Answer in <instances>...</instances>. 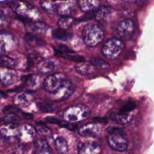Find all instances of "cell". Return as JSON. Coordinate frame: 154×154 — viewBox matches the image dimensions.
<instances>
[{
	"label": "cell",
	"mask_w": 154,
	"mask_h": 154,
	"mask_svg": "<svg viewBox=\"0 0 154 154\" xmlns=\"http://www.w3.org/2000/svg\"><path fill=\"white\" fill-rule=\"evenodd\" d=\"M74 90V87L69 81L65 80L56 92L53 93L54 99L59 101H63L69 98Z\"/></svg>",
	"instance_id": "30bf717a"
},
{
	"label": "cell",
	"mask_w": 154,
	"mask_h": 154,
	"mask_svg": "<svg viewBox=\"0 0 154 154\" xmlns=\"http://www.w3.org/2000/svg\"><path fill=\"white\" fill-rule=\"evenodd\" d=\"M36 129L39 134L42 135H48L50 133H51V131L48 128H47L46 126H43V125H37L36 126Z\"/></svg>",
	"instance_id": "d6a6232c"
},
{
	"label": "cell",
	"mask_w": 154,
	"mask_h": 154,
	"mask_svg": "<svg viewBox=\"0 0 154 154\" xmlns=\"http://www.w3.org/2000/svg\"><path fill=\"white\" fill-rule=\"evenodd\" d=\"M35 148L36 151L42 150H48V144L45 140L39 139L35 142Z\"/></svg>",
	"instance_id": "4dcf8cb0"
},
{
	"label": "cell",
	"mask_w": 154,
	"mask_h": 154,
	"mask_svg": "<svg viewBox=\"0 0 154 154\" xmlns=\"http://www.w3.org/2000/svg\"><path fill=\"white\" fill-rule=\"evenodd\" d=\"M53 37L55 38L56 39H58V40H62V41H67L70 40L71 38H72V34L70 33H68L67 32L65 31V29H59L54 30L53 32Z\"/></svg>",
	"instance_id": "d4e9b609"
},
{
	"label": "cell",
	"mask_w": 154,
	"mask_h": 154,
	"mask_svg": "<svg viewBox=\"0 0 154 154\" xmlns=\"http://www.w3.org/2000/svg\"><path fill=\"white\" fill-rule=\"evenodd\" d=\"M39 106L41 110H42L43 111H46V112L52 110V106H51L49 103H45V102H42V103L39 104Z\"/></svg>",
	"instance_id": "e575fe53"
},
{
	"label": "cell",
	"mask_w": 154,
	"mask_h": 154,
	"mask_svg": "<svg viewBox=\"0 0 154 154\" xmlns=\"http://www.w3.org/2000/svg\"><path fill=\"white\" fill-rule=\"evenodd\" d=\"M17 60L14 58L8 57V56L4 55L0 57V67L8 68V69H12V68L17 66Z\"/></svg>",
	"instance_id": "cb8c5ba5"
},
{
	"label": "cell",
	"mask_w": 154,
	"mask_h": 154,
	"mask_svg": "<svg viewBox=\"0 0 154 154\" xmlns=\"http://www.w3.org/2000/svg\"><path fill=\"white\" fill-rule=\"evenodd\" d=\"M21 1H25V2H27V0H21Z\"/></svg>",
	"instance_id": "ab89813d"
},
{
	"label": "cell",
	"mask_w": 154,
	"mask_h": 154,
	"mask_svg": "<svg viewBox=\"0 0 154 154\" xmlns=\"http://www.w3.org/2000/svg\"><path fill=\"white\" fill-rule=\"evenodd\" d=\"M102 132V126L96 123H88L80 127L79 134L84 138H97Z\"/></svg>",
	"instance_id": "ba28073f"
},
{
	"label": "cell",
	"mask_w": 154,
	"mask_h": 154,
	"mask_svg": "<svg viewBox=\"0 0 154 154\" xmlns=\"http://www.w3.org/2000/svg\"><path fill=\"white\" fill-rule=\"evenodd\" d=\"M136 108V104L134 102H129L128 103L125 104L119 111L122 113H124V114H130L131 111H133L134 109H135Z\"/></svg>",
	"instance_id": "1f68e13d"
},
{
	"label": "cell",
	"mask_w": 154,
	"mask_h": 154,
	"mask_svg": "<svg viewBox=\"0 0 154 154\" xmlns=\"http://www.w3.org/2000/svg\"><path fill=\"white\" fill-rule=\"evenodd\" d=\"M76 8L74 0H66L64 2L56 4V10L62 16H69L74 13Z\"/></svg>",
	"instance_id": "4fadbf2b"
},
{
	"label": "cell",
	"mask_w": 154,
	"mask_h": 154,
	"mask_svg": "<svg viewBox=\"0 0 154 154\" xmlns=\"http://www.w3.org/2000/svg\"><path fill=\"white\" fill-rule=\"evenodd\" d=\"M53 1H57V0H53Z\"/></svg>",
	"instance_id": "60d3db41"
},
{
	"label": "cell",
	"mask_w": 154,
	"mask_h": 154,
	"mask_svg": "<svg viewBox=\"0 0 154 154\" xmlns=\"http://www.w3.org/2000/svg\"><path fill=\"white\" fill-rule=\"evenodd\" d=\"M6 1H8V0H0V2H6Z\"/></svg>",
	"instance_id": "f35d334b"
},
{
	"label": "cell",
	"mask_w": 154,
	"mask_h": 154,
	"mask_svg": "<svg viewBox=\"0 0 154 154\" xmlns=\"http://www.w3.org/2000/svg\"><path fill=\"white\" fill-rule=\"evenodd\" d=\"M75 69H76V72L81 75H88L93 72L92 66L88 63H83V62L79 63V64L75 67Z\"/></svg>",
	"instance_id": "484cf974"
},
{
	"label": "cell",
	"mask_w": 154,
	"mask_h": 154,
	"mask_svg": "<svg viewBox=\"0 0 154 154\" xmlns=\"http://www.w3.org/2000/svg\"><path fill=\"white\" fill-rule=\"evenodd\" d=\"M22 80L26 85L30 88H36L40 84V78L39 76L35 75H29L24 76Z\"/></svg>",
	"instance_id": "44dd1931"
},
{
	"label": "cell",
	"mask_w": 154,
	"mask_h": 154,
	"mask_svg": "<svg viewBox=\"0 0 154 154\" xmlns=\"http://www.w3.org/2000/svg\"><path fill=\"white\" fill-rule=\"evenodd\" d=\"M33 102V96L28 93H18L14 98V102L20 107H27Z\"/></svg>",
	"instance_id": "2e32d148"
},
{
	"label": "cell",
	"mask_w": 154,
	"mask_h": 154,
	"mask_svg": "<svg viewBox=\"0 0 154 154\" xmlns=\"http://www.w3.org/2000/svg\"><path fill=\"white\" fill-rule=\"evenodd\" d=\"M125 45L121 39L118 38H112L108 39L101 48L102 54L104 57L110 60L116 59L124 51Z\"/></svg>",
	"instance_id": "5b68a950"
},
{
	"label": "cell",
	"mask_w": 154,
	"mask_h": 154,
	"mask_svg": "<svg viewBox=\"0 0 154 154\" xmlns=\"http://www.w3.org/2000/svg\"><path fill=\"white\" fill-rule=\"evenodd\" d=\"M104 36L103 29L96 24H87L83 29V41L88 46L94 47L98 45L103 40Z\"/></svg>",
	"instance_id": "6da1fadb"
},
{
	"label": "cell",
	"mask_w": 154,
	"mask_h": 154,
	"mask_svg": "<svg viewBox=\"0 0 154 154\" xmlns=\"http://www.w3.org/2000/svg\"><path fill=\"white\" fill-rule=\"evenodd\" d=\"M65 57L69 60H72V61L76 62V63H81V62H84V58L82 57L79 55H75L74 54V53L72 54H66L65 55Z\"/></svg>",
	"instance_id": "836d02e7"
},
{
	"label": "cell",
	"mask_w": 154,
	"mask_h": 154,
	"mask_svg": "<svg viewBox=\"0 0 154 154\" xmlns=\"http://www.w3.org/2000/svg\"><path fill=\"white\" fill-rule=\"evenodd\" d=\"M56 66H57V64L54 60H46V61L41 63L38 68H39V72L43 74H47L54 71L55 69Z\"/></svg>",
	"instance_id": "603a6c76"
},
{
	"label": "cell",
	"mask_w": 154,
	"mask_h": 154,
	"mask_svg": "<svg viewBox=\"0 0 154 154\" xmlns=\"http://www.w3.org/2000/svg\"><path fill=\"white\" fill-rule=\"evenodd\" d=\"M101 149L95 143H82L79 146V154H101Z\"/></svg>",
	"instance_id": "5bb4252c"
},
{
	"label": "cell",
	"mask_w": 154,
	"mask_h": 154,
	"mask_svg": "<svg viewBox=\"0 0 154 154\" xmlns=\"http://www.w3.org/2000/svg\"><path fill=\"white\" fill-rule=\"evenodd\" d=\"M18 75L16 72L8 68L0 67V82L5 86L14 84L18 81Z\"/></svg>",
	"instance_id": "8fae6325"
},
{
	"label": "cell",
	"mask_w": 154,
	"mask_h": 154,
	"mask_svg": "<svg viewBox=\"0 0 154 154\" xmlns=\"http://www.w3.org/2000/svg\"><path fill=\"white\" fill-rule=\"evenodd\" d=\"M18 131L19 129L17 128V126L11 123H6L0 126V134L3 138L6 139H10L18 136Z\"/></svg>",
	"instance_id": "9a60e30c"
},
{
	"label": "cell",
	"mask_w": 154,
	"mask_h": 154,
	"mask_svg": "<svg viewBox=\"0 0 154 154\" xmlns=\"http://www.w3.org/2000/svg\"><path fill=\"white\" fill-rule=\"evenodd\" d=\"M16 40L11 34H0V57L13 51Z\"/></svg>",
	"instance_id": "9c48e42d"
},
{
	"label": "cell",
	"mask_w": 154,
	"mask_h": 154,
	"mask_svg": "<svg viewBox=\"0 0 154 154\" xmlns=\"http://www.w3.org/2000/svg\"><path fill=\"white\" fill-rule=\"evenodd\" d=\"M54 145L57 153L60 154H66L68 153V144L66 140L62 137H57L54 141Z\"/></svg>",
	"instance_id": "7402d4cb"
},
{
	"label": "cell",
	"mask_w": 154,
	"mask_h": 154,
	"mask_svg": "<svg viewBox=\"0 0 154 154\" xmlns=\"http://www.w3.org/2000/svg\"><path fill=\"white\" fill-rule=\"evenodd\" d=\"M110 117L113 121L119 124H126L130 122L131 119V114H124L120 112H113L110 114Z\"/></svg>",
	"instance_id": "ffe728a7"
},
{
	"label": "cell",
	"mask_w": 154,
	"mask_h": 154,
	"mask_svg": "<svg viewBox=\"0 0 154 154\" xmlns=\"http://www.w3.org/2000/svg\"><path fill=\"white\" fill-rule=\"evenodd\" d=\"M65 75L62 73H55L49 75L44 82L45 90L51 93H54L61 86L65 81Z\"/></svg>",
	"instance_id": "52a82bcc"
},
{
	"label": "cell",
	"mask_w": 154,
	"mask_h": 154,
	"mask_svg": "<svg viewBox=\"0 0 154 154\" xmlns=\"http://www.w3.org/2000/svg\"><path fill=\"white\" fill-rule=\"evenodd\" d=\"M26 29L33 34H44L48 30V26L42 23L34 22L26 24Z\"/></svg>",
	"instance_id": "ac0fdd59"
},
{
	"label": "cell",
	"mask_w": 154,
	"mask_h": 154,
	"mask_svg": "<svg viewBox=\"0 0 154 154\" xmlns=\"http://www.w3.org/2000/svg\"><path fill=\"white\" fill-rule=\"evenodd\" d=\"M4 121L6 123H11V124H18L20 122L19 118L14 113H7L4 118Z\"/></svg>",
	"instance_id": "f1b7e54d"
},
{
	"label": "cell",
	"mask_w": 154,
	"mask_h": 154,
	"mask_svg": "<svg viewBox=\"0 0 154 154\" xmlns=\"http://www.w3.org/2000/svg\"><path fill=\"white\" fill-rule=\"evenodd\" d=\"M36 135V130L29 124H24L18 131V138L23 143H28L33 141Z\"/></svg>",
	"instance_id": "7c38bea8"
},
{
	"label": "cell",
	"mask_w": 154,
	"mask_h": 154,
	"mask_svg": "<svg viewBox=\"0 0 154 154\" xmlns=\"http://www.w3.org/2000/svg\"><path fill=\"white\" fill-rule=\"evenodd\" d=\"M40 5L42 8L46 11L56 9V4L53 0H41Z\"/></svg>",
	"instance_id": "f546056e"
},
{
	"label": "cell",
	"mask_w": 154,
	"mask_h": 154,
	"mask_svg": "<svg viewBox=\"0 0 154 154\" xmlns=\"http://www.w3.org/2000/svg\"><path fill=\"white\" fill-rule=\"evenodd\" d=\"M7 24H8L7 19H6L5 17L1 16V15H0V29H1L5 28V27L7 26Z\"/></svg>",
	"instance_id": "8d00e7d4"
},
{
	"label": "cell",
	"mask_w": 154,
	"mask_h": 154,
	"mask_svg": "<svg viewBox=\"0 0 154 154\" xmlns=\"http://www.w3.org/2000/svg\"><path fill=\"white\" fill-rule=\"evenodd\" d=\"M74 22V19L69 16H63L57 23V26L59 28L66 29L69 28L72 25Z\"/></svg>",
	"instance_id": "4316f807"
},
{
	"label": "cell",
	"mask_w": 154,
	"mask_h": 154,
	"mask_svg": "<svg viewBox=\"0 0 154 154\" xmlns=\"http://www.w3.org/2000/svg\"><path fill=\"white\" fill-rule=\"evenodd\" d=\"M134 31V25L130 20H123L117 24L114 29V35L119 39L127 40L132 36Z\"/></svg>",
	"instance_id": "8992f818"
},
{
	"label": "cell",
	"mask_w": 154,
	"mask_h": 154,
	"mask_svg": "<svg viewBox=\"0 0 154 154\" xmlns=\"http://www.w3.org/2000/svg\"><path fill=\"white\" fill-rule=\"evenodd\" d=\"M10 5L12 10L20 16L30 20H36L40 17V14L37 9L27 2L21 0L13 1Z\"/></svg>",
	"instance_id": "277c9868"
},
{
	"label": "cell",
	"mask_w": 154,
	"mask_h": 154,
	"mask_svg": "<svg viewBox=\"0 0 154 154\" xmlns=\"http://www.w3.org/2000/svg\"><path fill=\"white\" fill-rule=\"evenodd\" d=\"M79 7L84 12H89L95 11L99 7L98 0H79Z\"/></svg>",
	"instance_id": "e0dca14e"
},
{
	"label": "cell",
	"mask_w": 154,
	"mask_h": 154,
	"mask_svg": "<svg viewBox=\"0 0 154 154\" xmlns=\"http://www.w3.org/2000/svg\"><path fill=\"white\" fill-rule=\"evenodd\" d=\"M58 50L60 53H62V54H72V53H74L73 51H71L70 49H69L67 47L64 46V45H60L58 48Z\"/></svg>",
	"instance_id": "d590c367"
},
{
	"label": "cell",
	"mask_w": 154,
	"mask_h": 154,
	"mask_svg": "<svg viewBox=\"0 0 154 154\" xmlns=\"http://www.w3.org/2000/svg\"><path fill=\"white\" fill-rule=\"evenodd\" d=\"M90 110L85 105H75L69 107L63 113V119L69 123H78L90 116Z\"/></svg>",
	"instance_id": "3957f363"
},
{
	"label": "cell",
	"mask_w": 154,
	"mask_h": 154,
	"mask_svg": "<svg viewBox=\"0 0 154 154\" xmlns=\"http://www.w3.org/2000/svg\"><path fill=\"white\" fill-rule=\"evenodd\" d=\"M91 64H93L94 66H96V67L99 68L101 69H107L109 68V64L107 63H106L104 60H101L99 58H95V57H91L90 60Z\"/></svg>",
	"instance_id": "83f0119b"
},
{
	"label": "cell",
	"mask_w": 154,
	"mask_h": 154,
	"mask_svg": "<svg viewBox=\"0 0 154 154\" xmlns=\"http://www.w3.org/2000/svg\"><path fill=\"white\" fill-rule=\"evenodd\" d=\"M107 142L113 150L119 152L125 151L128 147V141L125 137L122 129L116 127H111L108 130Z\"/></svg>",
	"instance_id": "7a4b0ae2"
},
{
	"label": "cell",
	"mask_w": 154,
	"mask_h": 154,
	"mask_svg": "<svg viewBox=\"0 0 154 154\" xmlns=\"http://www.w3.org/2000/svg\"><path fill=\"white\" fill-rule=\"evenodd\" d=\"M113 14V10L110 7L103 6L99 8L95 13V17L98 21H106Z\"/></svg>",
	"instance_id": "d6986e66"
},
{
	"label": "cell",
	"mask_w": 154,
	"mask_h": 154,
	"mask_svg": "<svg viewBox=\"0 0 154 154\" xmlns=\"http://www.w3.org/2000/svg\"><path fill=\"white\" fill-rule=\"evenodd\" d=\"M35 154H52L48 150H38Z\"/></svg>",
	"instance_id": "74e56055"
}]
</instances>
